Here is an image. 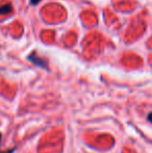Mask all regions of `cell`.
I'll return each mask as SVG.
<instances>
[{
	"mask_svg": "<svg viewBox=\"0 0 152 153\" xmlns=\"http://www.w3.org/2000/svg\"><path fill=\"white\" fill-rule=\"evenodd\" d=\"M40 1H41V0H30L31 4H33V5H36V4H38Z\"/></svg>",
	"mask_w": 152,
	"mask_h": 153,
	"instance_id": "4",
	"label": "cell"
},
{
	"mask_svg": "<svg viewBox=\"0 0 152 153\" xmlns=\"http://www.w3.org/2000/svg\"><path fill=\"white\" fill-rule=\"evenodd\" d=\"M147 121L152 123V111H151V113H149L148 115H147Z\"/></svg>",
	"mask_w": 152,
	"mask_h": 153,
	"instance_id": "3",
	"label": "cell"
},
{
	"mask_svg": "<svg viewBox=\"0 0 152 153\" xmlns=\"http://www.w3.org/2000/svg\"><path fill=\"white\" fill-rule=\"evenodd\" d=\"M28 59L30 62H33V64L36 65V66L38 67H41V68H44V69H47V62L45 61H43L42 59H40V57H37L36 56V54L33 53V54H30L28 56Z\"/></svg>",
	"mask_w": 152,
	"mask_h": 153,
	"instance_id": "1",
	"label": "cell"
},
{
	"mask_svg": "<svg viewBox=\"0 0 152 153\" xmlns=\"http://www.w3.org/2000/svg\"><path fill=\"white\" fill-rule=\"evenodd\" d=\"M12 12V6L10 4H4L0 7V15H8L10 13Z\"/></svg>",
	"mask_w": 152,
	"mask_h": 153,
	"instance_id": "2",
	"label": "cell"
}]
</instances>
